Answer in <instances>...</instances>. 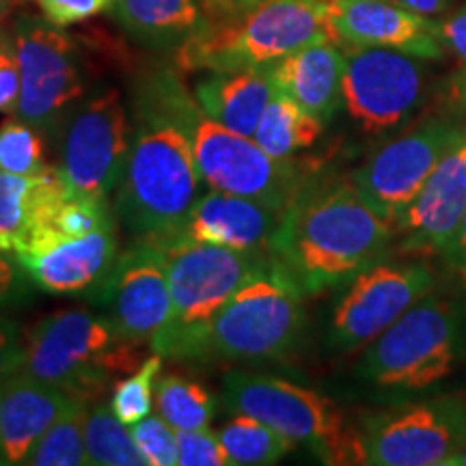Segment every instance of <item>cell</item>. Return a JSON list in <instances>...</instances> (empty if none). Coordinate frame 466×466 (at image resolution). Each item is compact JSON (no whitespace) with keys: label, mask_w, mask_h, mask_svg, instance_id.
<instances>
[{"label":"cell","mask_w":466,"mask_h":466,"mask_svg":"<svg viewBox=\"0 0 466 466\" xmlns=\"http://www.w3.org/2000/svg\"><path fill=\"white\" fill-rule=\"evenodd\" d=\"M177 69L143 67L130 85V149L115 190V217L137 240L175 236L201 197Z\"/></svg>","instance_id":"obj_1"},{"label":"cell","mask_w":466,"mask_h":466,"mask_svg":"<svg viewBox=\"0 0 466 466\" xmlns=\"http://www.w3.org/2000/svg\"><path fill=\"white\" fill-rule=\"evenodd\" d=\"M395 227L350 179H309L285 209L270 255L307 296L341 288L387 253Z\"/></svg>","instance_id":"obj_2"},{"label":"cell","mask_w":466,"mask_h":466,"mask_svg":"<svg viewBox=\"0 0 466 466\" xmlns=\"http://www.w3.org/2000/svg\"><path fill=\"white\" fill-rule=\"evenodd\" d=\"M466 365V300L432 289L365 346L359 376L380 393H439Z\"/></svg>","instance_id":"obj_3"},{"label":"cell","mask_w":466,"mask_h":466,"mask_svg":"<svg viewBox=\"0 0 466 466\" xmlns=\"http://www.w3.org/2000/svg\"><path fill=\"white\" fill-rule=\"evenodd\" d=\"M167 264L171 318L151 350L173 360H199L206 333L233 294L272 261L186 236L156 238Z\"/></svg>","instance_id":"obj_4"},{"label":"cell","mask_w":466,"mask_h":466,"mask_svg":"<svg viewBox=\"0 0 466 466\" xmlns=\"http://www.w3.org/2000/svg\"><path fill=\"white\" fill-rule=\"evenodd\" d=\"M141 348L121 341L104 316L66 309L26 330L22 374L76 400L96 401L116 376L132 374L143 363Z\"/></svg>","instance_id":"obj_5"},{"label":"cell","mask_w":466,"mask_h":466,"mask_svg":"<svg viewBox=\"0 0 466 466\" xmlns=\"http://www.w3.org/2000/svg\"><path fill=\"white\" fill-rule=\"evenodd\" d=\"M322 37H330L329 0H261L229 20L208 22L175 52V63L182 72L268 67Z\"/></svg>","instance_id":"obj_6"},{"label":"cell","mask_w":466,"mask_h":466,"mask_svg":"<svg viewBox=\"0 0 466 466\" xmlns=\"http://www.w3.org/2000/svg\"><path fill=\"white\" fill-rule=\"evenodd\" d=\"M305 291L272 258L250 277L209 324L201 360H275L299 346L305 329Z\"/></svg>","instance_id":"obj_7"},{"label":"cell","mask_w":466,"mask_h":466,"mask_svg":"<svg viewBox=\"0 0 466 466\" xmlns=\"http://www.w3.org/2000/svg\"><path fill=\"white\" fill-rule=\"evenodd\" d=\"M223 404L233 415L270 425L296 445H305L326 464H360L359 430L346 423L339 406L326 395L279 376L229 371Z\"/></svg>","instance_id":"obj_8"},{"label":"cell","mask_w":466,"mask_h":466,"mask_svg":"<svg viewBox=\"0 0 466 466\" xmlns=\"http://www.w3.org/2000/svg\"><path fill=\"white\" fill-rule=\"evenodd\" d=\"M184 119L206 188L247 197L285 212L309 184V175L299 162L272 158L255 138L220 126L203 113L192 93L186 100Z\"/></svg>","instance_id":"obj_9"},{"label":"cell","mask_w":466,"mask_h":466,"mask_svg":"<svg viewBox=\"0 0 466 466\" xmlns=\"http://www.w3.org/2000/svg\"><path fill=\"white\" fill-rule=\"evenodd\" d=\"M360 464L451 466L466 445V393L400 400L359 428Z\"/></svg>","instance_id":"obj_10"},{"label":"cell","mask_w":466,"mask_h":466,"mask_svg":"<svg viewBox=\"0 0 466 466\" xmlns=\"http://www.w3.org/2000/svg\"><path fill=\"white\" fill-rule=\"evenodd\" d=\"M11 33L20 63L15 116L56 138L63 121L89 96V69L80 44L37 15H20Z\"/></svg>","instance_id":"obj_11"},{"label":"cell","mask_w":466,"mask_h":466,"mask_svg":"<svg viewBox=\"0 0 466 466\" xmlns=\"http://www.w3.org/2000/svg\"><path fill=\"white\" fill-rule=\"evenodd\" d=\"M58 173L74 195L108 201L124 175L130 149V113L115 86L91 91L61 130Z\"/></svg>","instance_id":"obj_12"},{"label":"cell","mask_w":466,"mask_h":466,"mask_svg":"<svg viewBox=\"0 0 466 466\" xmlns=\"http://www.w3.org/2000/svg\"><path fill=\"white\" fill-rule=\"evenodd\" d=\"M436 275L425 259H378L341 285L330 311L326 343L337 354L370 346L425 294Z\"/></svg>","instance_id":"obj_13"},{"label":"cell","mask_w":466,"mask_h":466,"mask_svg":"<svg viewBox=\"0 0 466 466\" xmlns=\"http://www.w3.org/2000/svg\"><path fill=\"white\" fill-rule=\"evenodd\" d=\"M341 106L365 137L398 134L425 100V69L417 56L389 48L343 46Z\"/></svg>","instance_id":"obj_14"},{"label":"cell","mask_w":466,"mask_h":466,"mask_svg":"<svg viewBox=\"0 0 466 466\" xmlns=\"http://www.w3.org/2000/svg\"><path fill=\"white\" fill-rule=\"evenodd\" d=\"M462 127L464 124H458L451 116H432L400 130L371 151L370 158L350 175V182L384 220L395 227Z\"/></svg>","instance_id":"obj_15"},{"label":"cell","mask_w":466,"mask_h":466,"mask_svg":"<svg viewBox=\"0 0 466 466\" xmlns=\"http://www.w3.org/2000/svg\"><path fill=\"white\" fill-rule=\"evenodd\" d=\"M86 299L102 309L121 341L151 346L171 318V288L158 244L137 240L116 255L113 270Z\"/></svg>","instance_id":"obj_16"},{"label":"cell","mask_w":466,"mask_h":466,"mask_svg":"<svg viewBox=\"0 0 466 466\" xmlns=\"http://www.w3.org/2000/svg\"><path fill=\"white\" fill-rule=\"evenodd\" d=\"M466 208V124L460 137L439 160L415 201L398 223L401 255L432 258L445 255L456 238Z\"/></svg>","instance_id":"obj_17"},{"label":"cell","mask_w":466,"mask_h":466,"mask_svg":"<svg viewBox=\"0 0 466 466\" xmlns=\"http://www.w3.org/2000/svg\"><path fill=\"white\" fill-rule=\"evenodd\" d=\"M330 37L354 48H389L436 61L445 56L439 25L389 0H329Z\"/></svg>","instance_id":"obj_18"},{"label":"cell","mask_w":466,"mask_h":466,"mask_svg":"<svg viewBox=\"0 0 466 466\" xmlns=\"http://www.w3.org/2000/svg\"><path fill=\"white\" fill-rule=\"evenodd\" d=\"M116 255L115 227L80 238L52 240L17 255L35 288L56 296H89L113 270Z\"/></svg>","instance_id":"obj_19"},{"label":"cell","mask_w":466,"mask_h":466,"mask_svg":"<svg viewBox=\"0 0 466 466\" xmlns=\"http://www.w3.org/2000/svg\"><path fill=\"white\" fill-rule=\"evenodd\" d=\"M283 214L255 199L208 188L175 236L220 244L244 253L270 255Z\"/></svg>","instance_id":"obj_20"},{"label":"cell","mask_w":466,"mask_h":466,"mask_svg":"<svg viewBox=\"0 0 466 466\" xmlns=\"http://www.w3.org/2000/svg\"><path fill=\"white\" fill-rule=\"evenodd\" d=\"M78 401L22 371L0 384V466L26 464L39 439Z\"/></svg>","instance_id":"obj_21"},{"label":"cell","mask_w":466,"mask_h":466,"mask_svg":"<svg viewBox=\"0 0 466 466\" xmlns=\"http://www.w3.org/2000/svg\"><path fill=\"white\" fill-rule=\"evenodd\" d=\"M343 69L346 52L330 37L316 39L268 66L277 89L322 124L341 108Z\"/></svg>","instance_id":"obj_22"},{"label":"cell","mask_w":466,"mask_h":466,"mask_svg":"<svg viewBox=\"0 0 466 466\" xmlns=\"http://www.w3.org/2000/svg\"><path fill=\"white\" fill-rule=\"evenodd\" d=\"M275 93L268 67L233 69V72H206L197 80L192 96L203 113L229 127L231 132L253 138L264 110Z\"/></svg>","instance_id":"obj_23"},{"label":"cell","mask_w":466,"mask_h":466,"mask_svg":"<svg viewBox=\"0 0 466 466\" xmlns=\"http://www.w3.org/2000/svg\"><path fill=\"white\" fill-rule=\"evenodd\" d=\"M110 14L127 37L154 52H177L208 26L197 0H115Z\"/></svg>","instance_id":"obj_24"},{"label":"cell","mask_w":466,"mask_h":466,"mask_svg":"<svg viewBox=\"0 0 466 466\" xmlns=\"http://www.w3.org/2000/svg\"><path fill=\"white\" fill-rule=\"evenodd\" d=\"M322 132L324 124L318 116L309 115L305 108H300L275 86L253 138L272 158L294 160L296 154L311 149L319 141Z\"/></svg>","instance_id":"obj_25"},{"label":"cell","mask_w":466,"mask_h":466,"mask_svg":"<svg viewBox=\"0 0 466 466\" xmlns=\"http://www.w3.org/2000/svg\"><path fill=\"white\" fill-rule=\"evenodd\" d=\"M85 445L89 462L97 466H147V460L132 439L130 428L121 423L102 400L91 401L85 419Z\"/></svg>","instance_id":"obj_26"},{"label":"cell","mask_w":466,"mask_h":466,"mask_svg":"<svg viewBox=\"0 0 466 466\" xmlns=\"http://www.w3.org/2000/svg\"><path fill=\"white\" fill-rule=\"evenodd\" d=\"M218 436L223 441L229 462L236 466L277 464L296 450V442L248 415L229 419L220 428Z\"/></svg>","instance_id":"obj_27"},{"label":"cell","mask_w":466,"mask_h":466,"mask_svg":"<svg viewBox=\"0 0 466 466\" xmlns=\"http://www.w3.org/2000/svg\"><path fill=\"white\" fill-rule=\"evenodd\" d=\"M156 408L165 421L179 430L208 428L217 412V400L203 387L182 374H165L156 380Z\"/></svg>","instance_id":"obj_28"},{"label":"cell","mask_w":466,"mask_h":466,"mask_svg":"<svg viewBox=\"0 0 466 466\" xmlns=\"http://www.w3.org/2000/svg\"><path fill=\"white\" fill-rule=\"evenodd\" d=\"M39 197V173L33 177L0 171V253L25 248Z\"/></svg>","instance_id":"obj_29"},{"label":"cell","mask_w":466,"mask_h":466,"mask_svg":"<svg viewBox=\"0 0 466 466\" xmlns=\"http://www.w3.org/2000/svg\"><path fill=\"white\" fill-rule=\"evenodd\" d=\"M91 401H78L39 439L28 456L31 466H86L89 453L85 445V419Z\"/></svg>","instance_id":"obj_30"},{"label":"cell","mask_w":466,"mask_h":466,"mask_svg":"<svg viewBox=\"0 0 466 466\" xmlns=\"http://www.w3.org/2000/svg\"><path fill=\"white\" fill-rule=\"evenodd\" d=\"M162 359L165 357L156 352L154 357L145 359L134 374L115 382L110 410L127 428L151 415V408L156 406V380L162 371Z\"/></svg>","instance_id":"obj_31"},{"label":"cell","mask_w":466,"mask_h":466,"mask_svg":"<svg viewBox=\"0 0 466 466\" xmlns=\"http://www.w3.org/2000/svg\"><path fill=\"white\" fill-rule=\"evenodd\" d=\"M44 137L37 127L11 116L0 124V171L33 177L44 171Z\"/></svg>","instance_id":"obj_32"},{"label":"cell","mask_w":466,"mask_h":466,"mask_svg":"<svg viewBox=\"0 0 466 466\" xmlns=\"http://www.w3.org/2000/svg\"><path fill=\"white\" fill-rule=\"evenodd\" d=\"M130 432L149 466L177 464V430L171 428L160 415H149L143 421L130 425Z\"/></svg>","instance_id":"obj_33"},{"label":"cell","mask_w":466,"mask_h":466,"mask_svg":"<svg viewBox=\"0 0 466 466\" xmlns=\"http://www.w3.org/2000/svg\"><path fill=\"white\" fill-rule=\"evenodd\" d=\"M179 466H227L229 456L217 432L208 428L179 430L177 432Z\"/></svg>","instance_id":"obj_34"},{"label":"cell","mask_w":466,"mask_h":466,"mask_svg":"<svg viewBox=\"0 0 466 466\" xmlns=\"http://www.w3.org/2000/svg\"><path fill=\"white\" fill-rule=\"evenodd\" d=\"M35 283L14 255L0 253V313L31 305Z\"/></svg>","instance_id":"obj_35"},{"label":"cell","mask_w":466,"mask_h":466,"mask_svg":"<svg viewBox=\"0 0 466 466\" xmlns=\"http://www.w3.org/2000/svg\"><path fill=\"white\" fill-rule=\"evenodd\" d=\"M44 17L55 26L67 28L110 11L115 0H35Z\"/></svg>","instance_id":"obj_36"},{"label":"cell","mask_w":466,"mask_h":466,"mask_svg":"<svg viewBox=\"0 0 466 466\" xmlns=\"http://www.w3.org/2000/svg\"><path fill=\"white\" fill-rule=\"evenodd\" d=\"M20 100V63L11 26L0 35V113L15 115Z\"/></svg>","instance_id":"obj_37"},{"label":"cell","mask_w":466,"mask_h":466,"mask_svg":"<svg viewBox=\"0 0 466 466\" xmlns=\"http://www.w3.org/2000/svg\"><path fill=\"white\" fill-rule=\"evenodd\" d=\"M25 365V333L20 324L0 313V384L22 371Z\"/></svg>","instance_id":"obj_38"},{"label":"cell","mask_w":466,"mask_h":466,"mask_svg":"<svg viewBox=\"0 0 466 466\" xmlns=\"http://www.w3.org/2000/svg\"><path fill=\"white\" fill-rule=\"evenodd\" d=\"M436 25H439L442 48L466 66V5L442 15L441 20H436Z\"/></svg>","instance_id":"obj_39"},{"label":"cell","mask_w":466,"mask_h":466,"mask_svg":"<svg viewBox=\"0 0 466 466\" xmlns=\"http://www.w3.org/2000/svg\"><path fill=\"white\" fill-rule=\"evenodd\" d=\"M201 5L208 22H223L233 15H240L244 11L255 7L261 0H197Z\"/></svg>","instance_id":"obj_40"},{"label":"cell","mask_w":466,"mask_h":466,"mask_svg":"<svg viewBox=\"0 0 466 466\" xmlns=\"http://www.w3.org/2000/svg\"><path fill=\"white\" fill-rule=\"evenodd\" d=\"M442 259H445L447 268L466 275V208H464L462 220H460L456 238H453L451 247L447 248V253L442 255Z\"/></svg>","instance_id":"obj_41"},{"label":"cell","mask_w":466,"mask_h":466,"mask_svg":"<svg viewBox=\"0 0 466 466\" xmlns=\"http://www.w3.org/2000/svg\"><path fill=\"white\" fill-rule=\"evenodd\" d=\"M389 3L415 11V14L434 17V15H445L447 11L451 9L453 0H389Z\"/></svg>","instance_id":"obj_42"},{"label":"cell","mask_w":466,"mask_h":466,"mask_svg":"<svg viewBox=\"0 0 466 466\" xmlns=\"http://www.w3.org/2000/svg\"><path fill=\"white\" fill-rule=\"evenodd\" d=\"M17 3H20V0H0V35L9 31V17L14 14Z\"/></svg>","instance_id":"obj_43"},{"label":"cell","mask_w":466,"mask_h":466,"mask_svg":"<svg viewBox=\"0 0 466 466\" xmlns=\"http://www.w3.org/2000/svg\"><path fill=\"white\" fill-rule=\"evenodd\" d=\"M453 93H456L458 100L466 102V72L456 80V89H453Z\"/></svg>","instance_id":"obj_44"},{"label":"cell","mask_w":466,"mask_h":466,"mask_svg":"<svg viewBox=\"0 0 466 466\" xmlns=\"http://www.w3.org/2000/svg\"><path fill=\"white\" fill-rule=\"evenodd\" d=\"M451 466H466V445H464V450L458 453V458L453 460Z\"/></svg>","instance_id":"obj_45"}]
</instances>
